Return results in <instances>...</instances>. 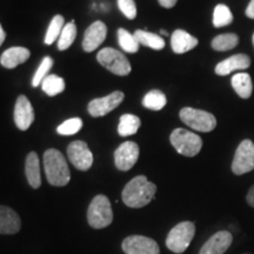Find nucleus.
<instances>
[{
    "mask_svg": "<svg viewBox=\"0 0 254 254\" xmlns=\"http://www.w3.org/2000/svg\"><path fill=\"white\" fill-rule=\"evenodd\" d=\"M52 66H53V59L51 58V57H45V58L43 59V62H41L39 67H38L37 72L34 73L33 80H32V86L33 87L39 86L41 82H43L44 79L49 75L47 73L50 72V69L52 68Z\"/></svg>",
    "mask_w": 254,
    "mask_h": 254,
    "instance_id": "nucleus-31",
    "label": "nucleus"
},
{
    "mask_svg": "<svg viewBox=\"0 0 254 254\" xmlns=\"http://www.w3.org/2000/svg\"><path fill=\"white\" fill-rule=\"evenodd\" d=\"M160 34H163V36H168L167 31H165V30H161V31H160Z\"/></svg>",
    "mask_w": 254,
    "mask_h": 254,
    "instance_id": "nucleus-38",
    "label": "nucleus"
},
{
    "mask_svg": "<svg viewBox=\"0 0 254 254\" xmlns=\"http://www.w3.org/2000/svg\"><path fill=\"white\" fill-rule=\"evenodd\" d=\"M182 122L198 132H212L217 126V119L212 113L202 110L184 107L179 113Z\"/></svg>",
    "mask_w": 254,
    "mask_h": 254,
    "instance_id": "nucleus-6",
    "label": "nucleus"
},
{
    "mask_svg": "<svg viewBox=\"0 0 254 254\" xmlns=\"http://www.w3.org/2000/svg\"><path fill=\"white\" fill-rule=\"evenodd\" d=\"M140 119L134 114H124L120 117L118 125V133L122 136H129L135 134L140 128Z\"/></svg>",
    "mask_w": 254,
    "mask_h": 254,
    "instance_id": "nucleus-23",
    "label": "nucleus"
},
{
    "mask_svg": "<svg viewBox=\"0 0 254 254\" xmlns=\"http://www.w3.org/2000/svg\"><path fill=\"white\" fill-rule=\"evenodd\" d=\"M244 254H250V253H244Z\"/></svg>",
    "mask_w": 254,
    "mask_h": 254,
    "instance_id": "nucleus-40",
    "label": "nucleus"
},
{
    "mask_svg": "<svg viewBox=\"0 0 254 254\" xmlns=\"http://www.w3.org/2000/svg\"><path fill=\"white\" fill-rule=\"evenodd\" d=\"M254 170V144L250 139H245L238 146L233 161L232 172L237 176L249 173Z\"/></svg>",
    "mask_w": 254,
    "mask_h": 254,
    "instance_id": "nucleus-8",
    "label": "nucleus"
},
{
    "mask_svg": "<svg viewBox=\"0 0 254 254\" xmlns=\"http://www.w3.org/2000/svg\"><path fill=\"white\" fill-rule=\"evenodd\" d=\"M171 144L179 154L184 157H195L201 151L202 140L195 133L185 128H176L171 133Z\"/></svg>",
    "mask_w": 254,
    "mask_h": 254,
    "instance_id": "nucleus-5",
    "label": "nucleus"
},
{
    "mask_svg": "<svg viewBox=\"0 0 254 254\" xmlns=\"http://www.w3.org/2000/svg\"><path fill=\"white\" fill-rule=\"evenodd\" d=\"M159 4H160L165 8H172L173 6H176L178 0H158Z\"/></svg>",
    "mask_w": 254,
    "mask_h": 254,
    "instance_id": "nucleus-34",
    "label": "nucleus"
},
{
    "mask_svg": "<svg viewBox=\"0 0 254 254\" xmlns=\"http://www.w3.org/2000/svg\"><path fill=\"white\" fill-rule=\"evenodd\" d=\"M239 44V37L236 33H224L219 34L212 40V49L218 52H225L236 49Z\"/></svg>",
    "mask_w": 254,
    "mask_h": 254,
    "instance_id": "nucleus-24",
    "label": "nucleus"
},
{
    "mask_svg": "<svg viewBox=\"0 0 254 254\" xmlns=\"http://www.w3.org/2000/svg\"><path fill=\"white\" fill-rule=\"evenodd\" d=\"M167 104L166 95L159 90H152L142 99V106L152 111L163 110Z\"/></svg>",
    "mask_w": 254,
    "mask_h": 254,
    "instance_id": "nucleus-25",
    "label": "nucleus"
},
{
    "mask_svg": "<svg viewBox=\"0 0 254 254\" xmlns=\"http://www.w3.org/2000/svg\"><path fill=\"white\" fill-rule=\"evenodd\" d=\"M233 243V236L228 231H220L213 234L202 245L199 254H224Z\"/></svg>",
    "mask_w": 254,
    "mask_h": 254,
    "instance_id": "nucleus-15",
    "label": "nucleus"
},
{
    "mask_svg": "<svg viewBox=\"0 0 254 254\" xmlns=\"http://www.w3.org/2000/svg\"><path fill=\"white\" fill-rule=\"evenodd\" d=\"M67 157L73 166L79 171L90 170L93 164V154L85 141L75 140L67 147Z\"/></svg>",
    "mask_w": 254,
    "mask_h": 254,
    "instance_id": "nucleus-10",
    "label": "nucleus"
},
{
    "mask_svg": "<svg viewBox=\"0 0 254 254\" xmlns=\"http://www.w3.org/2000/svg\"><path fill=\"white\" fill-rule=\"evenodd\" d=\"M41 88L47 95L55 97L65 90V80L56 74H49L41 82Z\"/></svg>",
    "mask_w": 254,
    "mask_h": 254,
    "instance_id": "nucleus-26",
    "label": "nucleus"
},
{
    "mask_svg": "<svg viewBox=\"0 0 254 254\" xmlns=\"http://www.w3.org/2000/svg\"><path fill=\"white\" fill-rule=\"evenodd\" d=\"M157 193V185L148 182L145 176L133 178L124 187L122 198L124 204L131 208H141L153 200Z\"/></svg>",
    "mask_w": 254,
    "mask_h": 254,
    "instance_id": "nucleus-1",
    "label": "nucleus"
},
{
    "mask_svg": "<svg viewBox=\"0 0 254 254\" xmlns=\"http://www.w3.org/2000/svg\"><path fill=\"white\" fill-rule=\"evenodd\" d=\"M251 66V58L247 55L239 53L230 58L222 60L215 66V73L218 75H228L234 71H244Z\"/></svg>",
    "mask_w": 254,
    "mask_h": 254,
    "instance_id": "nucleus-17",
    "label": "nucleus"
},
{
    "mask_svg": "<svg viewBox=\"0 0 254 254\" xmlns=\"http://www.w3.org/2000/svg\"><path fill=\"white\" fill-rule=\"evenodd\" d=\"M139 146L133 141H125L114 152V164L119 171H129L139 159Z\"/></svg>",
    "mask_w": 254,
    "mask_h": 254,
    "instance_id": "nucleus-12",
    "label": "nucleus"
},
{
    "mask_svg": "<svg viewBox=\"0 0 254 254\" xmlns=\"http://www.w3.org/2000/svg\"><path fill=\"white\" fill-rule=\"evenodd\" d=\"M233 21V14L228 6L224 4H219L215 6L213 12V26L217 28L228 26Z\"/></svg>",
    "mask_w": 254,
    "mask_h": 254,
    "instance_id": "nucleus-27",
    "label": "nucleus"
},
{
    "mask_svg": "<svg viewBox=\"0 0 254 254\" xmlns=\"http://www.w3.org/2000/svg\"><path fill=\"white\" fill-rule=\"evenodd\" d=\"M252 44H253V47H254V33H253V36H252Z\"/></svg>",
    "mask_w": 254,
    "mask_h": 254,
    "instance_id": "nucleus-39",
    "label": "nucleus"
},
{
    "mask_svg": "<svg viewBox=\"0 0 254 254\" xmlns=\"http://www.w3.org/2000/svg\"><path fill=\"white\" fill-rule=\"evenodd\" d=\"M118 41L122 49L127 53H136L139 50V43L136 41L134 34L129 33L125 28H119Z\"/></svg>",
    "mask_w": 254,
    "mask_h": 254,
    "instance_id": "nucleus-30",
    "label": "nucleus"
},
{
    "mask_svg": "<svg viewBox=\"0 0 254 254\" xmlns=\"http://www.w3.org/2000/svg\"><path fill=\"white\" fill-rule=\"evenodd\" d=\"M246 201H247V204L251 206V207H254V186L251 187L249 193H247Z\"/></svg>",
    "mask_w": 254,
    "mask_h": 254,
    "instance_id": "nucleus-35",
    "label": "nucleus"
},
{
    "mask_svg": "<svg viewBox=\"0 0 254 254\" xmlns=\"http://www.w3.org/2000/svg\"><path fill=\"white\" fill-rule=\"evenodd\" d=\"M64 26H65V20H64L63 15L60 14L55 15L52 20H51L50 26L47 28V32H46V36H45L46 45H51V44L55 43L57 39H59Z\"/></svg>",
    "mask_w": 254,
    "mask_h": 254,
    "instance_id": "nucleus-29",
    "label": "nucleus"
},
{
    "mask_svg": "<svg viewBox=\"0 0 254 254\" xmlns=\"http://www.w3.org/2000/svg\"><path fill=\"white\" fill-rule=\"evenodd\" d=\"M44 168L50 185L63 187L69 183L71 173L68 165L60 151L50 148L44 153Z\"/></svg>",
    "mask_w": 254,
    "mask_h": 254,
    "instance_id": "nucleus-2",
    "label": "nucleus"
},
{
    "mask_svg": "<svg viewBox=\"0 0 254 254\" xmlns=\"http://www.w3.org/2000/svg\"><path fill=\"white\" fill-rule=\"evenodd\" d=\"M88 225L95 230L110 226L113 221V211L106 195H95L87 209Z\"/></svg>",
    "mask_w": 254,
    "mask_h": 254,
    "instance_id": "nucleus-3",
    "label": "nucleus"
},
{
    "mask_svg": "<svg viewBox=\"0 0 254 254\" xmlns=\"http://www.w3.org/2000/svg\"><path fill=\"white\" fill-rule=\"evenodd\" d=\"M75 37H77V27L74 25V20H72L71 23L66 24L63 28L62 34H60L58 39L59 51H65L69 49L73 41L75 40Z\"/></svg>",
    "mask_w": 254,
    "mask_h": 254,
    "instance_id": "nucleus-28",
    "label": "nucleus"
},
{
    "mask_svg": "<svg viewBox=\"0 0 254 254\" xmlns=\"http://www.w3.org/2000/svg\"><path fill=\"white\" fill-rule=\"evenodd\" d=\"M107 27L103 21H94L85 31L84 40H82V49L85 52H93L97 50L104 40L106 39Z\"/></svg>",
    "mask_w": 254,
    "mask_h": 254,
    "instance_id": "nucleus-14",
    "label": "nucleus"
},
{
    "mask_svg": "<svg viewBox=\"0 0 254 254\" xmlns=\"http://www.w3.org/2000/svg\"><path fill=\"white\" fill-rule=\"evenodd\" d=\"M34 122V110L25 95H19L14 106V123L20 131H26Z\"/></svg>",
    "mask_w": 254,
    "mask_h": 254,
    "instance_id": "nucleus-13",
    "label": "nucleus"
},
{
    "mask_svg": "<svg viewBox=\"0 0 254 254\" xmlns=\"http://www.w3.org/2000/svg\"><path fill=\"white\" fill-rule=\"evenodd\" d=\"M118 7L126 18L134 19L136 17V6L134 0H118Z\"/></svg>",
    "mask_w": 254,
    "mask_h": 254,
    "instance_id": "nucleus-33",
    "label": "nucleus"
},
{
    "mask_svg": "<svg viewBox=\"0 0 254 254\" xmlns=\"http://www.w3.org/2000/svg\"><path fill=\"white\" fill-rule=\"evenodd\" d=\"M5 38H6V33H5L4 28H2L1 25H0V46H1L2 43L5 41Z\"/></svg>",
    "mask_w": 254,
    "mask_h": 254,
    "instance_id": "nucleus-37",
    "label": "nucleus"
},
{
    "mask_svg": "<svg viewBox=\"0 0 254 254\" xmlns=\"http://www.w3.org/2000/svg\"><path fill=\"white\" fill-rule=\"evenodd\" d=\"M25 173H26L27 182L32 189L37 190L41 185V176H40V161L39 157L36 152H31L26 157V163H25Z\"/></svg>",
    "mask_w": 254,
    "mask_h": 254,
    "instance_id": "nucleus-20",
    "label": "nucleus"
},
{
    "mask_svg": "<svg viewBox=\"0 0 254 254\" xmlns=\"http://www.w3.org/2000/svg\"><path fill=\"white\" fill-rule=\"evenodd\" d=\"M82 127V120L80 118H72L64 122L58 126L57 132L62 135H73L78 133Z\"/></svg>",
    "mask_w": 254,
    "mask_h": 254,
    "instance_id": "nucleus-32",
    "label": "nucleus"
},
{
    "mask_svg": "<svg viewBox=\"0 0 254 254\" xmlns=\"http://www.w3.org/2000/svg\"><path fill=\"white\" fill-rule=\"evenodd\" d=\"M21 228V219L17 212L8 206L0 205V234L12 236Z\"/></svg>",
    "mask_w": 254,
    "mask_h": 254,
    "instance_id": "nucleus-16",
    "label": "nucleus"
},
{
    "mask_svg": "<svg viewBox=\"0 0 254 254\" xmlns=\"http://www.w3.org/2000/svg\"><path fill=\"white\" fill-rule=\"evenodd\" d=\"M245 13L250 19H254V0H251L249 6H247Z\"/></svg>",
    "mask_w": 254,
    "mask_h": 254,
    "instance_id": "nucleus-36",
    "label": "nucleus"
},
{
    "mask_svg": "<svg viewBox=\"0 0 254 254\" xmlns=\"http://www.w3.org/2000/svg\"><path fill=\"white\" fill-rule=\"evenodd\" d=\"M198 39L195 37L190 36L184 30H176L171 37V46L174 53L177 55H183V53L189 52L198 46Z\"/></svg>",
    "mask_w": 254,
    "mask_h": 254,
    "instance_id": "nucleus-19",
    "label": "nucleus"
},
{
    "mask_svg": "<svg viewBox=\"0 0 254 254\" xmlns=\"http://www.w3.org/2000/svg\"><path fill=\"white\" fill-rule=\"evenodd\" d=\"M231 84L233 90L236 91V93L240 98H243V99H249L251 95H252L253 82L249 73L241 72L234 74L232 77Z\"/></svg>",
    "mask_w": 254,
    "mask_h": 254,
    "instance_id": "nucleus-21",
    "label": "nucleus"
},
{
    "mask_svg": "<svg viewBox=\"0 0 254 254\" xmlns=\"http://www.w3.org/2000/svg\"><path fill=\"white\" fill-rule=\"evenodd\" d=\"M122 249L125 254H160L157 241L145 236H129L124 239Z\"/></svg>",
    "mask_w": 254,
    "mask_h": 254,
    "instance_id": "nucleus-9",
    "label": "nucleus"
},
{
    "mask_svg": "<svg viewBox=\"0 0 254 254\" xmlns=\"http://www.w3.org/2000/svg\"><path fill=\"white\" fill-rule=\"evenodd\" d=\"M97 60L105 68L117 75H127L131 73V64L125 55L112 47H105L97 55Z\"/></svg>",
    "mask_w": 254,
    "mask_h": 254,
    "instance_id": "nucleus-7",
    "label": "nucleus"
},
{
    "mask_svg": "<svg viewBox=\"0 0 254 254\" xmlns=\"http://www.w3.org/2000/svg\"><path fill=\"white\" fill-rule=\"evenodd\" d=\"M31 57L30 50H27L26 47H9L8 50H6L0 57V64L6 68H15L20 64H24L27 62L28 58Z\"/></svg>",
    "mask_w": 254,
    "mask_h": 254,
    "instance_id": "nucleus-18",
    "label": "nucleus"
},
{
    "mask_svg": "<svg viewBox=\"0 0 254 254\" xmlns=\"http://www.w3.org/2000/svg\"><path fill=\"white\" fill-rule=\"evenodd\" d=\"M195 234V225L192 221H183L176 225L166 238V246L171 252L182 254L189 249Z\"/></svg>",
    "mask_w": 254,
    "mask_h": 254,
    "instance_id": "nucleus-4",
    "label": "nucleus"
},
{
    "mask_svg": "<svg viewBox=\"0 0 254 254\" xmlns=\"http://www.w3.org/2000/svg\"><path fill=\"white\" fill-rule=\"evenodd\" d=\"M124 98H125V95H124L123 92L116 91L113 93L106 95V97L91 100V103L88 104V113L94 118L106 116L107 113L112 112L123 103Z\"/></svg>",
    "mask_w": 254,
    "mask_h": 254,
    "instance_id": "nucleus-11",
    "label": "nucleus"
},
{
    "mask_svg": "<svg viewBox=\"0 0 254 254\" xmlns=\"http://www.w3.org/2000/svg\"><path fill=\"white\" fill-rule=\"evenodd\" d=\"M134 37L139 45H144L150 49L160 51L165 47V40L158 34L151 33V32L144 30H136L134 32Z\"/></svg>",
    "mask_w": 254,
    "mask_h": 254,
    "instance_id": "nucleus-22",
    "label": "nucleus"
}]
</instances>
